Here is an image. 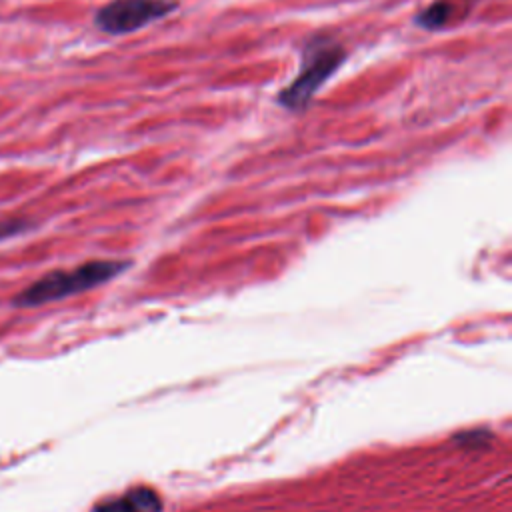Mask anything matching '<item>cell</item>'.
Here are the masks:
<instances>
[{"instance_id":"obj_1","label":"cell","mask_w":512,"mask_h":512,"mask_svg":"<svg viewBox=\"0 0 512 512\" xmlns=\"http://www.w3.org/2000/svg\"><path fill=\"white\" fill-rule=\"evenodd\" d=\"M126 268V262L92 260L72 270H52L14 296V306H40L90 290Z\"/></svg>"},{"instance_id":"obj_4","label":"cell","mask_w":512,"mask_h":512,"mask_svg":"<svg viewBox=\"0 0 512 512\" xmlns=\"http://www.w3.org/2000/svg\"><path fill=\"white\" fill-rule=\"evenodd\" d=\"M94 512H162V502L154 490L134 488L118 498L98 504Z\"/></svg>"},{"instance_id":"obj_2","label":"cell","mask_w":512,"mask_h":512,"mask_svg":"<svg viewBox=\"0 0 512 512\" xmlns=\"http://www.w3.org/2000/svg\"><path fill=\"white\" fill-rule=\"evenodd\" d=\"M344 48L326 36L312 38L302 52V64L294 80L280 90L278 102L292 112L308 106L316 90L340 68L344 62Z\"/></svg>"},{"instance_id":"obj_6","label":"cell","mask_w":512,"mask_h":512,"mask_svg":"<svg viewBox=\"0 0 512 512\" xmlns=\"http://www.w3.org/2000/svg\"><path fill=\"white\" fill-rule=\"evenodd\" d=\"M24 230H26V222H24V220L8 218V220H2V222H0V238L14 236V234L24 232Z\"/></svg>"},{"instance_id":"obj_3","label":"cell","mask_w":512,"mask_h":512,"mask_svg":"<svg viewBox=\"0 0 512 512\" xmlns=\"http://www.w3.org/2000/svg\"><path fill=\"white\" fill-rule=\"evenodd\" d=\"M176 8L172 0H112L96 12V26L108 34H130Z\"/></svg>"},{"instance_id":"obj_5","label":"cell","mask_w":512,"mask_h":512,"mask_svg":"<svg viewBox=\"0 0 512 512\" xmlns=\"http://www.w3.org/2000/svg\"><path fill=\"white\" fill-rule=\"evenodd\" d=\"M454 14V4L450 0H438L430 6H426L418 16L416 22L426 30H438L448 24V20Z\"/></svg>"}]
</instances>
